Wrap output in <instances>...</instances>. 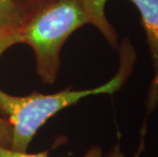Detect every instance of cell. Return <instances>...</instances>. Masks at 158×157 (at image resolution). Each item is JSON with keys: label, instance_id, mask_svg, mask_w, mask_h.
I'll list each match as a JSON object with an SVG mask.
<instances>
[{"label": "cell", "instance_id": "cell-1", "mask_svg": "<svg viewBox=\"0 0 158 157\" xmlns=\"http://www.w3.org/2000/svg\"><path fill=\"white\" fill-rule=\"evenodd\" d=\"M119 68L111 80L99 87L86 90H73L70 87L54 94L33 92L26 96H13L0 89V115L12 126V150L27 152L38 130L60 110L76 104L91 95L113 94L132 75L137 60L135 46L130 39L118 45Z\"/></svg>", "mask_w": 158, "mask_h": 157}, {"label": "cell", "instance_id": "cell-2", "mask_svg": "<svg viewBox=\"0 0 158 157\" xmlns=\"http://www.w3.org/2000/svg\"><path fill=\"white\" fill-rule=\"evenodd\" d=\"M86 25H91V19L83 0H50L31 11L18 44L32 48L37 75L43 83L53 84L56 81L63 45Z\"/></svg>", "mask_w": 158, "mask_h": 157}, {"label": "cell", "instance_id": "cell-3", "mask_svg": "<svg viewBox=\"0 0 158 157\" xmlns=\"http://www.w3.org/2000/svg\"><path fill=\"white\" fill-rule=\"evenodd\" d=\"M132 2L141 16L149 55L153 68V78L146 99L147 113L150 114L158 105V0H127ZM91 19V26L101 33L112 48L118 47V34L106 16L108 0H83Z\"/></svg>", "mask_w": 158, "mask_h": 157}, {"label": "cell", "instance_id": "cell-4", "mask_svg": "<svg viewBox=\"0 0 158 157\" xmlns=\"http://www.w3.org/2000/svg\"><path fill=\"white\" fill-rule=\"evenodd\" d=\"M31 9L23 0H0V57L18 44L19 35Z\"/></svg>", "mask_w": 158, "mask_h": 157}, {"label": "cell", "instance_id": "cell-5", "mask_svg": "<svg viewBox=\"0 0 158 157\" xmlns=\"http://www.w3.org/2000/svg\"><path fill=\"white\" fill-rule=\"evenodd\" d=\"M0 157H49L47 152L38 153V154H28L27 152H19L12 150L10 148H3L0 147ZM83 157H104L102 150L99 146L91 148Z\"/></svg>", "mask_w": 158, "mask_h": 157}, {"label": "cell", "instance_id": "cell-6", "mask_svg": "<svg viewBox=\"0 0 158 157\" xmlns=\"http://www.w3.org/2000/svg\"><path fill=\"white\" fill-rule=\"evenodd\" d=\"M12 126L8 119L0 115V147L11 148Z\"/></svg>", "mask_w": 158, "mask_h": 157}, {"label": "cell", "instance_id": "cell-7", "mask_svg": "<svg viewBox=\"0 0 158 157\" xmlns=\"http://www.w3.org/2000/svg\"><path fill=\"white\" fill-rule=\"evenodd\" d=\"M23 1L26 2V4L28 5V7L32 10H34V9L40 7L41 5L45 4L50 0H23Z\"/></svg>", "mask_w": 158, "mask_h": 157}]
</instances>
